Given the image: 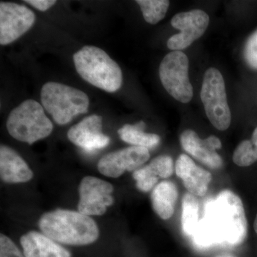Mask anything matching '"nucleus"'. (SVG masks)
I'll use <instances>...</instances> for the list:
<instances>
[{"label":"nucleus","instance_id":"1","mask_svg":"<svg viewBox=\"0 0 257 257\" xmlns=\"http://www.w3.org/2000/svg\"><path fill=\"white\" fill-rule=\"evenodd\" d=\"M247 219L243 202L231 191H222L204 206L192 240L199 248L236 246L247 236Z\"/></svg>","mask_w":257,"mask_h":257},{"label":"nucleus","instance_id":"2","mask_svg":"<svg viewBox=\"0 0 257 257\" xmlns=\"http://www.w3.org/2000/svg\"><path fill=\"white\" fill-rule=\"evenodd\" d=\"M38 225L42 234L63 244H91L99 236L95 221L79 211L56 209L45 213L40 217Z\"/></svg>","mask_w":257,"mask_h":257},{"label":"nucleus","instance_id":"3","mask_svg":"<svg viewBox=\"0 0 257 257\" xmlns=\"http://www.w3.org/2000/svg\"><path fill=\"white\" fill-rule=\"evenodd\" d=\"M77 73L86 82L107 92L119 90L122 84L119 66L104 50L84 46L73 55Z\"/></svg>","mask_w":257,"mask_h":257},{"label":"nucleus","instance_id":"4","mask_svg":"<svg viewBox=\"0 0 257 257\" xmlns=\"http://www.w3.org/2000/svg\"><path fill=\"white\" fill-rule=\"evenodd\" d=\"M42 106L57 124L70 122L74 116L87 112L89 99L77 88L58 82H47L41 90Z\"/></svg>","mask_w":257,"mask_h":257},{"label":"nucleus","instance_id":"5","mask_svg":"<svg viewBox=\"0 0 257 257\" xmlns=\"http://www.w3.org/2000/svg\"><path fill=\"white\" fill-rule=\"evenodd\" d=\"M7 128L15 140L32 145L50 136L53 124L40 103L28 99L10 112Z\"/></svg>","mask_w":257,"mask_h":257},{"label":"nucleus","instance_id":"6","mask_svg":"<svg viewBox=\"0 0 257 257\" xmlns=\"http://www.w3.org/2000/svg\"><path fill=\"white\" fill-rule=\"evenodd\" d=\"M201 99L213 126L221 131L227 130L231 124V111L228 105L224 78L217 69L211 67L206 71Z\"/></svg>","mask_w":257,"mask_h":257},{"label":"nucleus","instance_id":"7","mask_svg":"<svg viewBox=\"0 0 257 257\" xmlns=\"http://www.w3.org/2000/svg\"><path fill=\"white\" fill-rule=\"evenodd\" d=\"M188 71V57L181 51L167 54L159 69L161 82L167 92L176 100L184 104L192 100L193 96Z\"/></svg>","mask_w":257,"mask_h":257},{"label":"nucleus","instance_id":"8","mask_svg":"<svg viewBox=\"0 0 257 257\" xmlns=\"http://www.w3.org/2000/svg\"><path fill=\"white\" fill-rule=\"evenodd\" d=\"M79 212L87 216H101L114 203V187L109 182L87 176L79 185Z\"/></svg>","mask_w":257,"mask_h":257},{"label":"nucleus","instance_id":"9","mask_svg":"<svg viewBox=\"0 0 257 257\" xmlns=\"http://www.w3.org/2000/svg\"><path fill=\"white\" fill-rule=\"evenodd\" d=\"M171 24L180 32L169 39L167 47L173 51H181L204 35L209 26V17L202 10H194L176 15Z\"/></svg>","mask_w":257,"mask_h":257},{"label":"nucleus","instance_id":"10","mask_svg":"<svg viewBox=\"0 0 257 257\" xmlns=\"http://www.w3.org/2000/svg\"><path fill=\"white\" fill-rule=\"evenodd\" d=\"M35 22V13L25 5L1 2L0 45L13 43L30 30Z\"/></svg>","mask_w":257,"mask_h":257},{"label":"nucleus","instance_id":"11","mask_svg":"<svg viewBox=\"0 0 257 257\" xmlns=\"http://www.w3.org/2000/svg\"><path fill=\"white\" fill-rule=\"evenodd\" d=\"M148 149L132 146L111 152L99 161L98 170L106 177L117 178L125 172L136 171L150 159Z\"/></svg>","mask_w":257,"mask_h":257},{"label":"nucleus","instance_id":"12","mask_svg":"<svg viewBox=\"0 0 257 257\" xmlns=\"http://www.w3.org/2000/svg\"><path fill=\"white\" fill-rule=\"evenodd\" d=\"M102 117L93 114L83 119L69 128L67 138L76 146L87 152L104 148L110 142L109 137L101 132Z\"/></svg>","mask_w":257,"mask_h":257},{"label":"nucleus","instance_id":"13","mask_svg":"<svg viewBox=\"0 0 257 257\" xmlns=\"http://www.w3.org/2000/svg\"><path fill=\"white\" fill-rule=\"evenodd\" d=\"M180 143L187 153L207 167L217 170L222 166V159L216 152L221 148V143L216 136L202 140L195 132L187 130L181 135Z\"/></svg>","mask_w":257,"mask_h":257},{"label":"nucleus","instance_id":"14","mask_svg":"<svg viewBox=\"0 0 257 257\" xmlns=\"http://www.w3.org/2000/svg\"><path fill=\"white\" fill-rule=\"evenodd\" d=\"M175 172L190 194L197 197L205 195L212 179L210 172L198 167L190 157L184 154L176 162Z\"/></svg>","mask_w":257,"mask_h":257},{"label":"nucleus","instance_id":"15","mask_svg":"<svg viewBox=\"0 0 257 257\" xmlns=\"http://www.w3.org/2000/svg\"><path fill=\"white\" fill-rule=\"evenodd\" d=\"M0 177L8 184L25 183L33 178V172L23 157L11 147H0Z\"/></svg>","mask_w":257,"mask_h":257},{"label":"nucleus","instance_id":"16","mask_svg":"<svg viewBox=\"0 0 257 257\" xmlns=\"http://www.w3.org/2000/svg\"><path fill=\"white\" fill-rule=\"evenodd\" d=\"M174 172V162L168 155L155 157L148 165L135 171L133 178L136 181L138 189L143 192L155 188L160 179L171 177Z\"/></svg>","mask_w":257,"mask_h":257},{"label":"nucleus","instance_id":"17","mask_svg":"<svg viewBox=\"0 0 257 257\" xmlns=\"http://www.w3.org/2000/svg\"><path fill=\"white\" fill-rule=\"evenodd\" d=\"M20 243L25 257H71L68 250L37 231H30L23 235Z\"/></svg>","mask_w":257,"mask_h":257},{"label":"nucleus","instance_id":"18","mask_svg":"<svg viewBox=\"0 0 257 257\" xmlns=\"http://www.w3.org/2000/svg\"><path fill=\"white\" fill-rule=\"evenodd\" d=\"M178 196L177 186L170 181H163L153 189L151 193L152 205L161 219L167 220L173 216Z\"/></svg>","mask_w":257,"mask_h":257},{"label":"nucleus","instance_id":"19","mask_svg":"<svg viewBox=\"0 0 257 257\" xmlns=\"http://www.w3.org/2000/svg\"><path fill=\"white\" fill-rule=\"evenodd\" d=\"M146 124L141 121L135 124H125L118 130L120 138L125 143L134 146L150 149L157 147L160 138L156 134L145 133Z\"/></svg>","mask_w":257,"mask_h":257},{"label":"nucleus","instance_id":"20","mask_svg":"<svg viewBox=\"0 0 257 257\" xmlns=\"http://www.w3.org/2000/svg\"><path fill=\"white\" fill-rule=\"evenodd\" d=\"M199 220V204L197 198L187 193L182 199V227L184 234L191 237Z\"/></svg>","mask_w":257,"mask_h":257},{"label":"nucleus","instance_id":"21","mask_svg":"<svg viewBox=\"0 0 257 257\" xmlns=\"http://www.w3.org/2000/svg\"><path fill=\"white\" fill-rule=\"evenodd\" d=\"M145 21L156 25L165 18L170 6L167 0H137Z\"/></svg>","mask_w":257,"mask_h":257},{"label":"nucleus","instance_id":"22","mask_svg":"<svg viewBox=\"0 0 257 257\" xmlns=\"http://www.w3.org/2000/svg\"><path fill=\"white\" fill-rule=\"evenodd\" d=\"M243 56L248 65L257 70V30L251 34L245 44Z\"/></svg>","mask_w":257,"mask_h":257},{"label":"nucleus","instance_id":"23","mask_svg":"<svg viewBox=\"0 0 257 257\" xmlns=\"http://www.w3.org/2000/svg\"><path fill=\"white\" fill-rule=\"evenodd\" d=\"M0 257H25L12 239L5 234L0 235Z\"/></svg>","mask_w":257,"mask_h":257},{"label":"nucleus","instance_id":"24","mask_svg":"<svg viewBox=\"0 0 257 257\" xmlns=\"http://www.w3.org/2000/svg\"><path fill=\"white\" fill-rule=\"evenodd\" d=\"M243 145L250 158L253 162H257V126L253 130L251 140H243Z\"/></svg>","mask_w":257,"mask_h":257},{"label":"nucleus","instance_id":"25","mask_svg":"<svg viewBox=\"0 0 257 257\" xmlns=\"http://www.w3.org/2000/svg\"><path fill=\"white\" fill-rule=\"evenodd\" d=\"M25 3L41 12H45L57 3L55 0H25Z\"/></svg>","mask_w":257,"mask_h":257},{"label":"nucleus","instance_id":"26","mask_svg":"<svg viewBox=\"0 0 257 257\" xmlns=\"http://www.w3.org/2000/svg\"><path fill=\"white\" fill-rule=\"evenodd\" d=\"M253 229H254L255 232L257 234V214L255 217L254 221H253Z\"/></svg>","mask_w":257,"mask_h":257},{"label":"nucleus","instance_id":"27","mask_svg":"<svg viewBox=\"0 0 257 257\" xmlns=\"http://www.w3.org/2000/svg\"><path fill=\"white\" fill-rule=\"evenodd\" d=\"M216 257H234V256H231V255H229V254H223V255H220V256H218Z\"/></svg>","mask_w":257,"mask_h":257}]
</instances>
